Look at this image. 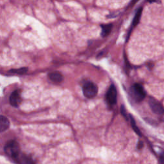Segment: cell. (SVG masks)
I'll list each match as a JSON object with an SVG mask.
<instances>
[{
    "instance_id": "cell-10",
    "label": "cell",
    "mask_w": 164,
    "mask_h": 164,
    "mask_svg": "<svg viewBox=\"0 0 164 164\" xmlns=\"http://www.w3.org/2000/svg\"><path fill=\"white\" fill-rule=\"evenodd\" d=\"M142 12H143V8H140L138 10L135 16V17L133 21V24H132V27H135V26H137L138 25V23H139V21L142 15Z\"/></svg>"
},
{
    "instance_id": "cell-9",
    "label": "cell",
    "mask_w": 164,
    "mask_h": 164,
    "mask_svg": "<svg viewBox=\"0 0 164 164\" xmlns=\"http://www.w3.org/2000/svg\"><path fill=\"white\" fill-rule=\"evenodd\" d=\"M112 28V24H108V25H101V36L102 37H106L110 34V33Z\"/></svg>"
},
{
    "instance_id": "cell-5",
    "label": "cell",
    "mask_w": 164,
    "mask_h": 164,
    "mask_svg": "<svg viewBox=\"0 0 164 164\" xmlns=\"http://www.w3.org/2000/svg\"><path fill=\"white\" fill-rule=\"evenodd\" d=\"M149 105L153 113L162 115L164 113V108L162 104L153 97H150L149 100Z\"/></svg>"
},
{
    "instance_id": "cell-7",
    "label": "cell",
    "mask_w": 164,
    "mask_h": 164,
    "mask_svg": "<svg viewBox=\"0 0 164 164\" xmlns=\"http://www.w3.org/2000/svg\"><path fill=\"white\" fill-rule=\"evenodd\" d=\"M49 80L54 83H60L63 81V76L59 72L54 71L50 73L48 75Z\"/></svg>"
},
{
    "instance_id": "cell-14",
    "label": "cell",
    "mask_w": 164,
    "mask_h": 164,
    "mask_svg": "<svg viewBox=\"0 0 164 164\" xmlns=\"http://www.w3.org/2000/svg\"><path fill=\"white\" fill-rule=\"evenodd\" d=\"M121 114H122V115H123L125 118L127 119V115H126V110H125V108H124V107L123 106H121Z\"/></svg>"
},
{
    "instance_id": "cell-13",
    "label": "cell",
    "mask_w": 164,
    "mask_h": 164,
    "mask_svg": "<svg viewBox=\"0 0 164 164\" xmlns=\"http://www.w3.org/2000/svg\"><path fill=\"white\" fill-rule=\"evenodd\" d=\"M159 162L160 163L164 164V152H162V153L161 154L160 158H159Z\"/></svg>"
},
{
    "instance_id": "cell-11",
    "label": "cell",
    "mask_w": 164,
    "mask_h": 164,
    "mask_svg": "<svg viewBox=\"0 0 164 164\" xmlns=\"http://www.w3.org/2000/svg\"><path fill=\"white\" fill-rule=\"evenodd\" d=\"M130 119H131V124H132V126L134 129V130L135 131V132L139 136H141L142 134H141V132L140 129H138V128L137 127V126L136 125V123H135V119H134V117L130 115Z\"/></svg>"
},
{
    "instance_id": "cell-16",
    "label": "cell",
    "mask_w": 164,
    "mask_h": 164,
    "mask_svg": "<svg viewBox=\"0 0 164 164\" xmlns=\"http://www.w3.org/2000/svg\"><path fill=\"white\" fill-rule=\"evenodd\" d=\"M147 1L149 2H150V3H152V2H154L157 1V0H147Z\"/></svg>"
},
{
    "instance_id": "cell-12",
    "label": "cell",
    "mask_w": 164,
    "mask_h": 164,
    "mask_svg": "<svg viewBox=\"0 0 164 164\" xmlns=\"http://www.w3.org/2000/svg\"><path fill=\"white\" fill-rule=\"evenodd\" d=\"M28 71V69L26 68H19L16 69H12L10 70V73H15L17 74H24L26 73Z\"/></svg>"
},
{
    "instance_id": "cell-8",
    "label": "cell",
    "mask_w": 164,
    "mask_h": 164,
    "mask_svg": "<svg viewBox=\"0 0 164 164\" xmlns=\"http://www.w3.org/2000/svg\"><path fill=\"white\" fill-rule=\"evenodd\" d=\"M10 126V122L7 117L1 115V118H0V132L1 133H3L7 129H8Z\"/></svg>"
},
{
    "instance_id": "cell-15",
    "label": "cell",
    "mask_w": 164,
    "mask_h": 164,
    "mask_svg": "<svg viewBox=\"0 0 164 164\" xmlns=\"http://www.w3.org/2000/svg\"><path fill=\"white\" fill-rule=\"evenodd\" d=\"M143 146H144V144H143V142L140 141L139 143H138V144L137 148H138L139 149H140L143 148Z\"/></svg>"
},
{
    "instance_id": "cell-6",
    "label": "cell",
    "mask_w": 164,
    "mask_h": 164,
    "mask_svg": "<svg viewBox=\"0 0 164 164\" xmlns=\"http://www.w3.org/2000/svg\"><path fill=\"white\" fill-rule=\"evenodd\" d=\"M21 96L19 90H15L9 97V102L14 107H18L21 103Z\"/></svg>"
},
{
    "instance_id": "cell-1",
    "label": "cell",
    "mask_w": 164,
    "mask_h": 164,
    "mask_svg": "<svg viewBox=\"0 0 164 164\" xmlns=\"http://www.w3.org/2000/svg\"><path fill=\"white\" fill-rule=\"evenodd\" d=\"M4 151L7 155L16 160L21 154L19 144L17 141L12 140L8 141L4 147Z\"/></svg>"
},
{
    "instance_id": "cell-3",
    "label": "cell",
    "mask_w": 164,
    "mask_h": 164,
    "mask_svg": "<svg viewBox=\"0 0 164 164\" xmlns=\"http://www.w3.org/2000/svg\"><path fill=\"white\" fill-rule=\"evenodd\" d=\"M83 93L85 97L88 99L94 98L98 92V88L97 85L92 82H87L83 85Z\"/></svg>"
},
{
    "instance_id": "cell-4",
    "label": "cell",
    "mask_w": 164,
    "mask_h": 164,
    "mask_svg": "<svg viewBox=\"0 0 164 164\" xmlns=\"http://www.w3.org/2000/svg\"><path fill=\"white\" fill-rule=\"evenodd\" d=\"M106 100L110 105H114L117 103V89L114 85L112 84L109 87L108 90L106 94Z\"/></svg>"
},
{
    "instance_id": "cell-2",
    "label": "cell",
    "mask_w": 164,
    "mask_h": 164,
    "mask_svg": "<svg viewBox=\"0 0 164 164\" xmlns=\"http://www.w3.org/2000/svg\"><path fill=\"white\" fill-rule=\"evenodd\" d=\"M130 94L135 101L139 103L144 100L146 92L143 87L139 83H135L130 89Z\"/></svg>"
}]
</instances>
